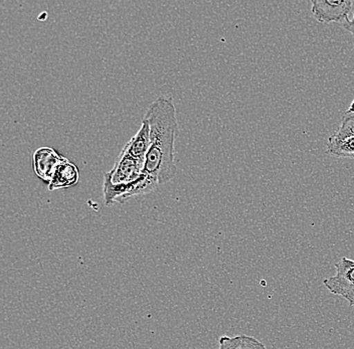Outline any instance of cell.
<instances>
[{
    "mask_svg": "<svg viewBox=\"0 0 354 349\" xmlns=\"http://www.w3.org/2000/svg\"><path fill=\"white\" fill-rule=\"evenodd\" d=\"M326 153L333 158H354V138L339 141L332 136L329 137Z\"/></svg>",
    "mask_w": 354,
    "mask_h": 349,
    "instance_id": "cell-9",
    "label": "cell"
},
{
    "mask_svg": "<svg viewBox=\"0 0 354 349\" xmlns=\"http://www.w3.org/2000/svg\"><path fill=\"white\" fill-rule=\"evenodd\" d=\"M311 12L320 23H345L353 10L351 0H312Z\"/></svg>",
    "mask_w": 354,
    "mask_h": 349,
    "instance_id": "cell-2",
    "label": "cell"
},
{
    "mask_svg": "<svg viewBox=\"0 0 354 349\" xmlns=\"http://www.w3.org/2000/svg\"><path fill=\"white\" fill-rule=\"evenodd\" d=\"M144 162L121 151L118 160L105 178L112 183H128L137 180L143 173Z\"/></svg>",
    "mask_w": 354,
    "mask_h": 349,
    "instance_id": "cell-3",
    "label": "cell"
},
{
    "mask_svg": "<svg viewBox=\"0 0 354 349\" xmlns=\"http://www.w3.org/2000/svg\"><path fill=\"white\" fill-rule=\"evenodd\" d=\"M150 147V129L149 125L143 120L139 131L130 139L129 142L125 145L122 151L129 154L133 158L145 162L146 155Z\"/></svg>",
    "mask_w": 354,
    "mask_h": 349,
    "instance_id": "cell-6",
    "label": "cell"
},
{
    "mask_svg": "<svg viewBox=\"0 0 354 349\" xmlns=\"http://www.w3.org/2000/svg\"><path fill=\"white\" fill-rule=\"evenodd\" d=\"M343 28L354 37V15L353 19H347L345 23H343Z\"/></svg>",
    "mask_w": 354,
    "mask_h": 349,
    "instance_id": "cell-12",
    "label": "cell"
},
{
    "mask_svg": "<svg viewBox=\"0 0 354 349\" xmlns=\"http://www.w3.org/2000/svg\"><path fill=\"white\" fill-rule=\"evenodd\" d=\"M216 349H267L262 342L248 335L221 337Z\"/></svg>",
    "mask_w": 354,
    "mask_h": 349,
    "instance_id": "cell-7",
    "label": "cell"
},
{
    "mask_svg": "<svg viewBox=\"0 0 354 349\" xmlns=\"http://www.w3.org/2000/svg\"><path fill=\"white\" fill-rule=\"evenodd\" d=\"M63 159L53 148H39L33 154V169L39 178L50 182L55 169Z\"/></svg>",
    "mask_w": 354,
    "mask_h": 349,
    "instance_id": "cell-4",
    "label": "cell"
},
{
    "mask_svg": "<svg viewBox=\"0 0 354 349\" xmlns=\"http://www.w3.org/2000/svg\"><path fill=\"white\" fill-rule=\"evenodd\" d=\"M77 181H79V171L77 167L68 159L64 158L63 161L57 165L52 180L48 182V189L53 191L74 187Z\"/></svg>",
    "mask_w": 354,
    "mask_h": 349,
    "instance_id": "cell-5",
    "label": "cell"
},
{
    "mask_svg": "<svg viewBox=\"0 0 354 349\" xmlns=\"http://www.w3.org/2000/svg\"><path fill=\"white\" fill-rule=\"evenodd\" d=\"M323 284L328 289L329 292L340 296L346 300L351 306H354V282L344 281L336 276H332L324 279Z\"/></svg>",
    "mask_w": 354,
    "mask_h": 349,
    "instance_id": "cell-8",
    "label": "cell"
},
{
    "mask_svg": "<svg viewBox=\"0 0 354 349\" xmlns=\"http://www.w3.org/2000/svg\"><path fill=\"white\" fill-rule=\"evenodd\" d=\"M143 120L149 125L150 147L144 162L143 173L157 185H165L176 178L174 142L178 131L174 101L159 97L148 108Z\"/></svg>",
    "mask_w": 354,
    "mask_h": 349,
    "instance_id": "cell-1",
    "label": "cell"
},
{
    "mask_svg": "<svg viewBox=\"0 0 354 349\" xmlns=\"http://www.w3.org/2000/svg\"><path fill=\"white\" fill-rule=\"evenodd\" d=\"M334 139L339 141L354 138V112L347 113L343 116L342 124L334 135Z\"/></svg>",
    "mask_w": 354,
    "mask_h": 349,
    "instance_id": "cell-10",
    "label": "cell"
},
{
    "mask_svg": "<svg viewBox=\"0 0 354 349\" xmlns=\"http://www.w3.org/2000/svg\"><path fill=\"white\" fill-rule=\"evenodd\" d=\"M347 113H353L354 112V100L353 103L351 104V107L348 108V110L346 111Z\"/></svg>",
    "mask_w": 354,
    "mask_h": 349,
    "instance_id": "cell-13",
    "label": "cell"
},
{
    "mask_svg": "<svg viewBox=\"0 0 354 349\" xmlns=\"http://www.w3.org/2000/svg\"><path fill=\"white\" fill-rule=\"evenodd\" d=\"M334 276L347 282H354V261L343 257L335 264Z\"/></svg>",
    "mask_w": 354,
    "mask_h": 349,
    "instance_id": "cell-11",
    "label": "cell"
}]
</instances>
